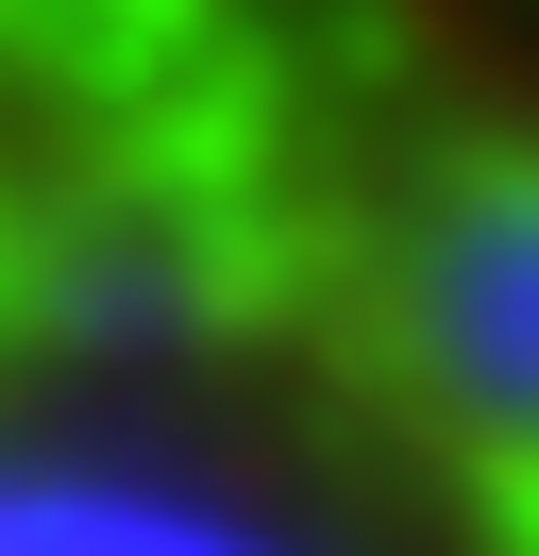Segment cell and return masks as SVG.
Returning <instances> with one entry per match:
<instances>
[{
  "label": "cell",
  "mask_w": 539,
  "mask_h": 556,
  "mask_svg": "<svg viewBox=\"0 0 539 556\" xmlns=\"http://www.w3.org/2000/svg\"><path fill=\"white\" fill-rule=\"evenodd\" d=\"M0 556H539V0H0Z\"/></svg>",
  "instance_id": "cell-1"
}]
</instances>
